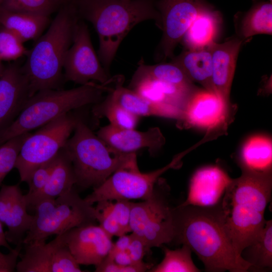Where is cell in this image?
<instances>
[{"label": "cell", "instance_id": "1", "mask_svg": "<svg viewBox=\"0 0 272 272\" xmlns=\"http://www.w3.org/2000/svg\"><path fill=\"white\" fill-rule=\"evenodd\" d=\"M173 241L187 245L210 272H245L250 265L239 257L225 229L219 203L212 207L175 208Z\"/></svg>", "mask_w": 272, "mask_h": 272}, {"label": "cell", "instance_id": "2", "mask_svg": "<svg viewBox=\"0 0 272 272\" xmlns=\"http://www.w3.org/2000/svg\"><path fill=\"white\" fill-rule=\"evenodd\" d=\"M271 189V173L242 171L240 177L233 179L219 203L225 229L240 257L265 224L264 215Z\"/></svg>", "mask_w": 272, "mask_h": 272}, {"label": "cell", "instance_id": "3", "mask_svg": "<svg viewBox=\"0 0 272 272\" xmlns=\"http://www.w3.org/2000/svg\"><path fill=\"white\" fill-rule=\"evenodd\" d=\"M158 0H78L73 3L80 19L91 23L99 38L98 56L109 73L121 42L137 24L154 20L160 29Z\"/></svg>", "mask_w": 272, "mask_h": 272}, {"label": "cell", "instance_id": "4", "mask_svg": "<svg viewBox=\"0 0 272 272\" xmlns=\"http://www.w3.org/2000/svg\"><path fill=\"white\" fill-rule=\"evenodd\" d=\"M79 19L73 3L62 6L46 32L28 50L22 66L28 81L30 97L41 90L62 89L63 63Z\"/></svg>", "mask_w": 272, "mask_h": 272}, {"label": "cell", "instance_id": "5", "mask_svg": "<svg viewBox=\"0 0 272 272\" xmlns=\"http://www.w3.org/2000/svg\"><path fill=\"white\" fill-rule=\"evenodd\" d=\"M93 82L68 90L46 89L30 97L22 110L0 132V145L10 139L41 127L59 116L102 101L111 87Z\"/></svg>", "mask_w": 272, "mask_h": 272}, {"label": "cell", "instance_id": "6", "mask_svg": "<svg viewBox=\"0 0 272 272\" xmlns=\"http://www.w3.org/2000/svg\"><path fill=\"white\" fill-rule=\"evenodd\" d=\"M74 131L63 149L72 162L76 184L82 188L99 186L116 170L137 157L135 153H121L112 149L82 119Z\"/></svg>", "mask_w": 272, "mask_h": 272}, {"label": "cell", "instance_id": "7", "mask_svg": "<svg viewBox=\"0 0 272 272\" xmlns=\"http://www.w3.org/2000/svg\"><path fill=\"white\" fill-rule=\"evenodd\" d=\"M93 205L82 198L73 188L55 198L37 202L33 220L23 243L46 240L75 228L95 224V210Z\"/></svg>", "mask_w": 272, "mask_h": 272}, {"label": "cell", "instance_id": "8", "mask_svg": "<svg viewBox=\"0 0 272 272\" xmlns=\"http://www.w3.org/2000/svg\"><path fill=\"white\" fill-rule=\"evenodd\" d=\"M81 119L80 116L69 112L42 126L25 140L15 166L22 182L28 184L34 171L57 155Z\"/></svg>", "mask_w": 272, "mask_h": 272}, {"label": "cell", "instance_id": "9", "mask_svg": "<svg viewBox=\"0 0 272 272\" xmlns=\"http://www.w3.org/2000/svg\"><path fill=\"white\" fill-rule=\"evenodd\" d=\"M182 157V155L177 156L162 168L142 173L135 157L93 188L84 199L91 205L104 200L147 199L152 195L159 177L169 169L178 166Z\"/></svg>", "mask_w": 272, "mask_h": 272}, {"label": "cell", "instance_id": "10", "mask_svg": "<svg viewBox=\"0 0 272 272\" xmlns=\"http://www.w3.org/2000/svg\"><path fill=\"white\" fill-rule=\"evenodd\" d=\"M143 201L132 202L131 232L144 242L148 250L173 242L176 234L175 208L165 194L155 187L152 195Z\"/></svg>", "mask_w": 272, "mask_h": 272}, {"label": "cell", "instance_id": "11", "mask_svg": "<svg viewBox=\"0 0 272 272\" xmlns=\"http://www.w3.org/2000/svg\"><path fill=\"white\" fill-rule=\"evenodd\" d=\"M212 5L206 0H158L156 8L163 34L155 53L156 60L173 57L177 45L198 15Z\"/></svg>", "mask_w": 272, "mask_h": 272}, {"label": "cell", "instance_id": "12", "mask_svg": "<svg viewBox=\"0 0 272 272\" xmlns=\"http://www.w3.org/2000/svg\"><path fill=\"white\" fill-rule=\"evenodd\" d=\"M63 70L65 81L81 85L93 81L107 85L116 78L110 77L101 63L94 49L88 27L81 19L76 25L73 42L66 54Z\"/></svg>", "mask_w": 272, "mask_h": 272}, {"label": "cell", "instance_id": "13", "mask_svg": "<svg viewBox=\"0 0 272 272\" xmlns=\"http://www.w3.org/2000/svg\"><path fill=\"white\" fill-rule=\"evenodd\" d=\"M66 246L80 265H99L108 254L112 237L93 224L74 228L64 233Z\"/></svg>", "mask_w": 272, "mask_h": 272}, {"label": "cell", "instance_id": "14", "mask_svg": "<svg viewBox=\"0 0 272 272\" xmlns=\"http://www.w3.org/2000/svg\"><path fill=\"white\" fill-rule=\"evenodd\" d=\"M27 203L19 184L3 185L0 189V222L5 225L8 242L22 246L33 220L27 212Z\"/></svg>", "mask_w": 272, "mask_h": 272}, {"label": "cell", "instance_id": "15", "mask_svg": "<svg viewBox=\"0 0 272 272\" xmlns=\"http://www.w3.org/2000/svg\"><path fill=\"white\" fill-rule=\"evenodd\" d=\"M30 97L28 79L22 66H5L0 77V132L15 120Z\"/></svg>", "mask_w": 272, "mask_h": 272}, {"label": "cell", "instance_id": "16", "mask_svg": "<svg viewBox=\"0 0 272 272\" xmlns=\"http://www.w3.org/2000/svg\"><path fill=\"white\" fill-rule=\"evenodd\" d=\"M232 181L227 173L218 166L199 169L191 178L186 199L179 206H215L220 203Z\"/></svg>", "mask_w": 272, "mask_h": 272}, {"label": "cell", "instance_id": "17", "mask_svg": "<svg viewBox=\"0 0 272 272\" xmlns=\"http://www.w3.org/2000/svg\"><path fill=\"white\" fill-rule=\"evenodd\" d=\"M97 135L112 149L121 153H132L147 148L150 154L155 153L164 145L165 139L158 127L146 131L121 129L111 124L101 128Z\"/></svg>", "mask_w": 272, "mask_h": 272}, {"label": "cell", "instance_id": "18", "mask_svg": "<svg viewBox=\"0 0 272 272\" xmlns=\"http://www.w3.org/2000/svg\"><path fill=\"white\" fill-rule=\"evenodd\" d=\"M243 41L242 39L235 36L222 43L214 41L207 47L212 57L214 90L227 102Z\"/></svg>", "mask_w": 272, "mask_h": 272}, {"label": "cell", "instance_id": "19", "mask_svg": "<svg viewBox=\"0 0 272 272\" xmlns=\"http://www.w3.org/2000/svg\"><path fill=\"white\" fill-rule=\"evenodd\" d=\"M227 105L215 92L206 89L194 91L184 108L181 119L196 127L213 128L225 120Z\"/></svg>", "mask_w": 272, "mask_h": 272}, {"label": "cell", "instance_id": "20", "mask_svg": "<svg viewBox=\"0 0 272 272\" xmlns=\"http://www.w3.org/2000/svg\"><path fill=\"white\" fill-rule=\"evenodd\" d=\"M123 79L118 76L108 97L113 102L138 116H156L181 119L183 111L173 106L154 103L134 91L122 86Z\"/></svg>", "mask_w": 272, "mask_h": 272}, {"label": "cell", "instance_id": "21", "mask_svg": "<svg viewBox=\"0 0 272 272\" xmlns=\"http://www.w3.org/2000/svg\"><path fill=\"white\" fill-rule=\"evenodd\" d=\"M129 89L150 101L170 105L183 111L189 98L194 91L193 88H183L149 78L131 80Z\"/></svg>", "mask_w": 272, "mask_h": 272}, {"label": "cell", "instance_id": "22", "mask_svg": "<svg viewBox=\"0 0 272 272\" xmlns=\"http://www.w3.org/2000/svg\"><path fill=\"white\" fill-rule=\"evenodd\" d=\"M64 240V233L56 235L52 241L31 242L25 244L23 254L17 262L16 270L18 272H51L57 248Z\"/></svg>", "mask_w": 272, "mask_h": 272}, {"label": "cell", "instance_id": "23", "mask_svg": "<svg viewBox=\"0 0 272 272\" xmlns=\"http://www.w3.org/2000/svg\"><path fill=\"white\" fill-rule=\"evenodd\" d=\"M220 12L212 6L205 10L192 22L182 40L189 50L207 48L215 41L222 23Z\"/></svg>", "mask_w": 272, "mask_h": 272}, {"label": "cell", "instance_id": "24", "mask_svg": "<svg viewBox=\"0 0 272 272\" xmlns=\"http://www.w3.org/2000/svg\"><path fill=\"white\" fill-rule=\"evenodd\" d=\"M76 184V178L72 162L63 148L56 155L55 164L43 190L28 203L33 207L38 201L55 198L69 191Z\"/></svg>", "mask_w": 272, "mask_h": 272}, {"label": "cell", "instance_id": "25", "mask_svg": "<svg viewBox=\"0 0 272 272\" xmlns=\"http://www.w3.org/2000/svg\"><path fill=\"white\" fill-rule=\"evenodd\" d=\"M49 23V16L0 10V24L14 33L23 43L36 40Z\"/></svg>", "mask_w": 272, "mask_h": 272}, {"label": "cell", "instance_id": "26", "mask_svg": "<svg viewBox=\"0 0 272 272\" xmlns=\"http://www.w3.org/2000/svg\"><path fill=\"white\" fill-rule=\"evenodd\" d=\"M172 62L179 66L192 82H197L206 90L215 92L212 82L211 54L207 47L183 51Z\"/></svg>", "mask_w": 272, "mask_h": 272}, {"label": "cell", "instance_id": "27", "mask_svg": "<svg viewBox=\"0 0 272 272\" xmlns=\"http://www.w3.org/2000/svg\"><path fill=\"white\" fill-rule=\"evenodd\" d=\"M272 143L270 138L262 135L250 138L241 152L242 171L259 174L271 173Z\"/></svg>", "mask_w": 272, "mask_h": 272}, {"label": "cell", "instance_id": "28", "mask_svg": "<svg viewBox=\"0 0 272 272\" xmlns=\"http://www.w3.org/2000/svg\"><path fill=\"white\" fill-rule=\"evenodd\" d=\"M237 36L243 40L256 34L272 32V5L270 2H259L242 15L235 25Z\"/></svg>", "mask_w": 272, "mask_h": 272}, {"label": "cell", "instance_id": "29", "mask_svg": "<svg viewBox=\"0 0 272 272\" xmlns=\"http://www.w3.org/2000/svg\"><path fill=\"white\" fill-rule=\"evenodd\" d=\"M241 256L250 265L249 269L271 268V220L266 221L264 227L254 241L243 249Z\"/></svg>", "mask_w": 272, "mask_h": 272}, {"label": "cell", "instance_id": "30", "mask_svg": "<svg viewBox=\"0 0 272 272\" xmlns=\"http://www.w3.org/2000/svg\"><path fill=\"white\" fill-rule=\"evenodd\" d=\"M144 78L158 80L183 88H193L192 82L179 66L172 61L148 65L142 59L131 80Z\"/></svg>", "mask_w": 272, "mask_h": 272}, {"label": "cell", "instance_id": "31", "mask_svg": "<svg viewBox=\"0 0 272 272\" xmlns=\"http://www.w3.org/2000/svg\"><path fill=\"white\" fill-rule=\"evenodd\" d=\"M92 113L95 117H106L111 125L121 129H134L139 117L111 100L108 96L95 104Z\"/></svg>", "mask_w": 272, "mask_h": 272}, {"label": "cell", "instance_id": "32", "mask_svg": "<svg viewBox=\"0 0 272 272\" xmlns=\"http://www.w3.org/2000/svg\"><path fill=\"white\" fill-rule=\"evenodd\" d=\"M171 250L164 247V256L162 261L154 267L152 272H199L191 258V250L185 244Z\"/></svg>", "mask_w": 272, "mask_h": 272}, {"label": "cell", "instance_id": "33", "mask_svg": "<svg viewBox=\"0 0 272 272\" xmlns=\"http://www.w3.org/2000/svg\"><path fill=\"white\" fill-rule=\"evenodd\" d=\"M62 6L59 0H4L1 9L50 16Z\"/></svg>", "mask_w": 272, "mask_h": 272}, {"label": "cell", "instance_id": "34", "mask_svg": "<svg viewBox=\"0 0 272 272\" xmlns=\"http://www.w3.org/2000/svg\"><path fill=\"white\" fill-rule=\"evenodd\" d=\"M31 134L23 133L0 145V185L7 175L15 168L21 147Z\"/></svg>", "mask_w": 272, "mask_h": 272}, {"label": "cell", "instance_id": "35", "mask_svg": "<svg viewBox=\"0 0 272 272\" xmlns=\"http://www.w3.org/2000/svg\"><path fill=\"white\" fill-rule=\"evenodd\" d=\"M28 50L12 31L0 24V60H15L26 55Z\"/></svg>", "mask_w": 272, "mask_h": 272}, {"label": "cell", "instance_id": "36", "mask_svg": "<svg viewBox=\"0 0 272 272\" xmlns=\"http://www.w3.org/2000/svg\"><path fill=\"white\" fill-rule=\"evenodd\" d=\"M96 203L95 207L96 221L105 232L112 237L126 234L113 211L112 200H101Z\"/></svg>", "mask_w": 272, "mask_h": 272}, {"label": "cell", "instance_id": "37", "mask_svg": "<svg viewBox=\"0 0 272 272\" xmlns=\"http://www.w3.org/2000/svg\"><path fill=\"white\" fill-rule=\"evenodd\" d=\"M55 161L56 156L50 161L40 165L33 172L28 184V192L25 194L27 207L29 202L44 188L52 173Z\"/></svg>", "mask_w": 272, "mask_h": 272}, {"label": "cell", "instance_id": "38", "mask_svg": "<svg viewBox=\"0 0 272 272\" xmlns=\"http://www.w3.org/2000/svg\"><path fill=\"white\" fill-rule=\"evenodd\" d=\"M151 266L142 261L128 265H120L113 260L104 259L97 266L95 267L97 272H144L150 269Z\"/></svg>", "mask_w": 272, "mask_h": 272}, {"label": "cell", "instance_id": "39", "mask_svg": "<svg viewBox=\"0 0 272 272\" xmlns=\"http://www.w3.org/2000/svg\"><path fill=\"white\" fill-rule=\"evenodd\" d=\"M112 208L118 222L125 234L131 232L130 214L132 202L128 199L112 200Z\"/></svg>", "mask_w": 272, "mask_h": 272}, {"label": "cell", "instance_id": "40", "mask_svg": "<svg viewBox=\"0 0 272 272\" xmlns=\"http://www.w3.org/2000/svg\"><path fill=\"white\" fill-rule=\"evenodd\" d=\"M126 251L133 263H138L143 261L146 252L148 250L143 240L131 233L130 241Z\"/></svg>", "mask_w": 272, "mask_h": 272}, {"label": "cell", "instance_id": "41", "mask_svg": "<svg viewBox=\"0 0 272 272\" xmlns=\"http://www.w3.org/2000/svg\"><path fill=\"white\" fill-rule=\"evenodd\" d=\"M22 246H16L8 254L0 251V272H13L16 270L17 259L20 255Z\"/></svg>", "mask_w": 272, "mask_h": 272}, {"label": "cell", "instance_id": "42", "mask_svg": "<svg viewBox=\"0 0 272 272\" xmlns=\"http://www.w3.org/2000/svg\"><path fill=\"white\" fill-rule=\"evenodd\" d=\"M118 240L113 244L106 257L107 260H112L114 256L118 252L126 251L131 239V234L123 235L118 237Z\"/></svg>", "mask_w": 272, "mask_h": 272}, {"label": "cell", "instance_id": "43", "mask_svg": "<svg viewBox=\"0 0 272 272\" xmlns=\"http://www.w3.org/2000/svg\"><path fill=\"white\" fill-rule=\"evenodd\" d=\"M115 263L120 265H128L133 263L127 251L117 253L112 260Z\"/></svg>", "mask_w": 272, "mask_h": 272}, {"label": "cell", "instance_id": "44", "mask_svg": "<svg viewBox=\"0 0 272 272\" xmlns=\"http://www.w3.org/2000/svg\"><path fill=\"white\" fill-rule=\"evenodd\" d=\"M4 246L8 248L9 251H12L13 249L9 244L5 232L4 231L2 223L0 222V247Z\"/></svg>", "mask_w": 272, "mask_h": 272}, {"label": "cell", "instance_id": "45", "mask_svg": "<svg viewBox=\"0 0 272 272\" xmlns=\"http://www.w3.org/2000/svg\"><path fill=\"white\" fill-rule=\"evenodd\" d=\"M63 5L69 4L74 3L78 0H59Z\"/></svg>", "mask_w": 272, "mask_h": 272}, {"label": "cell", "instance_id": "46", "mask_svg": "<svg viewBox=\"0 0 272 272\" xmlns=\"http://www.w3.org/2000/svg\"><path fill=\"white\" fill-rule=\"evenodd\" d=\"M2 61L0 60V77L2 76L5 69V66L3 64Z\"/></svg>", "mask_w": 272, "mask_h": 272}, {"label": "cell", "instance_id": "47", "mask_svg": "<svg viewBox=\"0 0 272 272\" xmlns=\"http://www.w3.org/2000/svg\"><path fill=\"white\" fill-rule=\"evenodd\" d=\"M4 0H0V9Z\"/></svg>", "mask_w": 272, "mask_h": 272}, {"label": "cell", "instance_id": "48", "mask_svg": "<svg viewBox=\"0 0 272 272\" xmlns=\"http://www.w3.org/2000/svg\"><path fill=\"white\" fill-rule=\"evenodd\" d=\"M122 1H128L129 0H122Z\"/></svg>", "mask_w": 272, "mask_h": 272}, {"label": "cell", "instance_id": "49", "mask_svg": "<svg viewBox=\"0 0 272 272\" xmlns=\"http://www.w3.org/2000/svg\"></svg>", "mask_w": 272, "mask_h": 272}]
</instances>
